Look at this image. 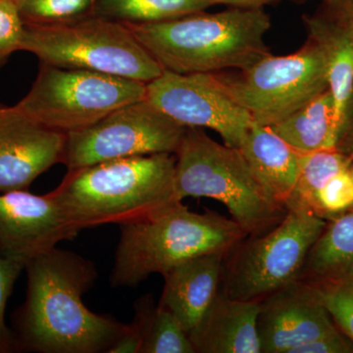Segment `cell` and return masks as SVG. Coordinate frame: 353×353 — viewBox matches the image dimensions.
<instances>
[{"label": "cell", "mask_w": 353, "mask_h": 353, "mask_svg": "<svg viewBox=\"0 0 353 353\" xmlns=\"http://www.w3.org/2000/svg\"><path fill=\"white\" fill-rule=\"evenodd\" d=\"M165 71L222 73L243 70L271 54L265 37L271 28L263 8L231 7L145 24H128Z\"/></svg>", "instance_id": "cell-2"}, {"label": "cell", "mask_w": 353, "mask_h": 353, "mask_svg": "<svg viewBox=\"0 0 353 353\" xmlns=\"http://www.w3.org/2000/svg\"><path fill=\"white\" fill-rule=\"evenodd\" d=\"M25 23L14 0H0V68L21 50Z\"/></svg>", "instance_id": "cell-28"}, {"label": "cell", "mask_w": 353, "mask_h": 353, "mask_svg": "<svg viewBox=\"0 0 353 353\" xmlns=\"http://www.w3.org/2000/svg\"><path fill=\"white\" fill-rule=\"evenodd\" d=\"M185 130L145 97L67 134L62 162L74 171L120 158L176 153Z\"/></svg>", "instance_id": "cell-10"}, {"label": "cell", "mask_w": 353, "mask_h": 353, "mask_svg": "<svg viewBox=\"0 0 353 353\" xmlns=\"http://www.w3.org/2000/svg\"><path fill=\"white\" fill-rule=\"evenodd\" d=\"M350 1H353V0H323L329 10L340 8L341 6H345V3Z\"/></svg>", "instance_id": "cell-33"}, {"label": "cell", "mask_w": 353, "mask_h": 353, "mask_svg": "<svg viewBox=\"0 0 353 353\" xmlns=\"http://www.w3.org/2000/svg\"><path fill=\"white\" fill-rule=\"evenodd\" d=\"M312 285L334 325L353 343V279Z\"/></svg>", "instance_id": "cell-25"}, {"label": "cell", "mask_w": 353, "mask_h": 353, "mask_svg": "<svg viewBox=\"0 0 353 353\" xmlns=\"http://www.w3.org/2000/svg\"><path fill=\"white\" fill-rule=\"evenodd\" d=\"M350 172H352V175H353V154H352V163H350Z\"/></svg>", "instance_id": "cell-34"}, {"label": "cell", "mask_w": 353, "mask_h": 353, "mask_svg": "<svg viewBox=\"0 0 353 353\" xmlns=\"http://www.w3.org/2000/svg\"><path fill=\"white\" fill-rule=\"evenodd\" d=\"M145 97V83L41 63L31 90L16 105L43 126L69 134Z\"/></svg>", "instance_id": "cell-8"}, {"label": "cell", "mask_w": 353, "mask_h": 353, "mask_svg": "<svg viewBox=\"0 0 353 353\" xmlns=\"http://www.w3.org/2000/svg\"><path fill=\"white\" fill-rule=\"evenodd\" d=\"M175 153L120 158L68 171L50 192L79 231L143 219L179 201Z\"/></svg>", "instance_id": "cell-3"}, {"label": "cell", "mask_w": 353, "mask_h": 353, "mask_svg": "<svg viewBox=\"0 0 353 353\" xmlns=\"http://www.w3.org/2000/svg\"><path fill=\"white\" fill-rule=\"evenodd\" d=\"M80 233L50 192L0 194V255L26 267Z\"/></svg>", "instance_id": "cell-12"}, {"label": "cell", "mask_w": 353, "mask_h": 353, "mask_svg": "<svg viewBox=\"0 0 353 353\" xmlns=\"http://www.w3.org/2000/svg\"><path fill=\"white\" fill-rule=\"evenodd\" d=\"M352 160V157L339 150L303 153L289 205L297 204L315 213L319 192L334 176L348 168Z\"/></svg>", "instance_id": "cell-22"}, {"label": "cell", "mask_w": 353, "mask_h": 353, "mask_svg": "<svg viewBox=\"0 0 353 353\" xmlns=\"http://www.w3.org/2000/svg\"><path fill=\"white\" fill-rule=\"evenodd\" d=\"M119 227L110 276L114 288H134L194 257L229 252L248 236L233 219L192 212L182 201Z\"/></svg>", "instance_id": "cell-4"}, {"label": "cell", "mask_w": 353, "mask_h": 353, "mask_svg": "<svg viewBox=\"0 0 353 353\" xmlns=\"http://www.w3.org/2000/svg\"><path fill=\"white\" fill-rule=\"evenodd\" d=\"M329 11L334 14L343 23L348 32H350L353 41V1L345 3V6H341L340 8Z\"/></svg>", "instance_id": "cell-31"}, {"label": "cell", "mask_w": 353, "mask_h": 353, "mask_svg": "<svg viewBox=\"0 0 353 353\" xmlns=\"http://www.w3.org/2000/svg\"><path fill=\"white\" fill-rule=\"evenodd\" d=\"M175 154L179 201L208 197L222 202L248 236L270 231L287 213L267 196L240 148L221 145L201 128L185 127Z\"/></svg>", "instance_id": "cell-5"}, {"label": "cell", "mask_w": 353, "mask_h": 353, "mask_svg": "<svg viewBox=\"0 0 353 353\" xmlns=\"http://www.w3.org/2000/svg\"><path fill=\"white\" fill-rule=\"evenodd\" d=\"M303 21L309 38L317 43L324 54L329 90L333 95L343 139L353 97L352 37L343 23L329 10L327 15L304 16Z\"/></svg>", "instance_id": "cell-18"}, {"label": "cell", "mask_w": 353, "mask_h": 353, "mask_svg": "<svg viewBox=\"0 0 353 353\" xmlns=\"http://www.w3.org/2000/svg\"><path fill=\"white\" fill-rule=\"evenodd\" d=\"M299 279L311 285L353 279V209L326 225Z\"/></svg>", "instance_id": "cell-20"}, {"label": "cell", "mask_w": 353, "mask_h": 353, "mask_svg": "<svg viewBox=\"0 0 353 353\" xmlns=\"http://www.w3.org/2000/svg\"><path fill=\"white\" fill-rule=\"evenodd\" d=\"M227 253L194 257L163 275L164 287L158 305L175 315L188 334L199 325L219 292Z\"/></svg>", "instance_id": "cell-15"}, {"label": "cell", "mask_w": 353, "mask_h": 353, "mask_svg": "<svg viewBox=\"0 0 353 353\" xmlns=\"http://www.w3.org/2000/svg\"><path fill=\"white\" fill-rule=\"evenodd\" d=\"M256 329L261 353H292L339 330L314 287L299 279L259 301Z\"/></svg>", "instance_id": "cell-13"}, {"label": "cell", "mask_w": 353, "mask_h": 353, "mask_svg": "<svg viewBox=\"0 0 353 353\" xmlns=\"http://www.w3.org/2000/svg\"><path fill=\"white\" fill-rule=\"evenodd\" d=\"M240 150L267 196L288 209L303 153L294 150L271 127L254 122L246 132Z\"/></svg>", "instance_id": "cell-17"}, {"label": "cell", "mask_w": 353, "mask_h": 353, "mask_svg": "<svg viewBox=\"0 0 353 353\" xmlns=\"http://www.w3.org/2000/svg\"><path fill=\"white\" fill-rule=\"evenodd\" d=\"M326 219L290 204L281 222L259 236H246L227 253L221 290L240 301H261L297 280Z\"/></svg>", "instance_id": "cell-7"}, {"label": "cell", "mask_w": 353, "mask_h": 353, "mask_svg": "<svg viewBox=\"0 0 353 353\" xmlns=\"http://www.w3.org/2000/svg\"><path fill=\"white\" fill-rule=\"evenodd\" d=\"M141 353H194L189 334L175 315L155 306L152 296L146 305L145 340Z\"/></svg>", "instance_id": "cell-23"}, {"label": "cell", "mask_w": 353, "mask_h": 353, "mask_svg": "<svg viewBox=\"0 0 353 353\" xmlns=\"http://www.w3.org/2000/svg\"><path fill=\"white\" fill-rule=\"evenodd\" d=\"M27 294L16 312V350L39 353L108 352L129 324L97 314L83 294L94 287V262L53 248L26 265Z\"/></svg>", "instance_id": "cell-1"}, {"label": "cell", "mask_w": 353, "mask_h": 353, "mask_svg": "<svg viewBox=\"0 0 353 353\" xmlns=\"http://www.w3.org/2000/svg\"><path fill=\"white\" fill-rule=\"evenodd\" d=\"M210 0H97L94 14L128 24L176 19L214 6Z\"/></svg>", "instance_id": "cell-21"}, {"label": "cell", "mask_w": 353, "mask_h": 353, "mask_svg": "<svg viewBox=\"0 0 353 353\" xmlns=\"http://www.w3.org/2000/svg\"><path fill=\"white\" fill-rule=\"evenodd\" d=\"M341 152L347 153L352 157L353 154V97L352 106H350V120H348L347 131L345 132V138L340 145Z\"/></svg>", "instance_id": "cell-32"}, {"label": "cell", "mask_w": 353, "mask_h": 353, "mask_svg": "<svg viewBox=\"0 0 353 353\" xmlns=\"http://www.w3.org/2000/svg\"><path fill=\"white\" fill-rule=\"evenodd\" d=\"M21 50L43 64L145 83L164 71L127 24L97 14L57 24H25Z\"/></svg>", "instance_id": "cell-6"}, {"label": "cell", "mask_w": 353, "mask_h": 353, "mask_svg": "<svg viewBox=\"0 0 353 353\" xmlns=\"http://www.w3.org/2000/svg\"><path fill=\"white\" fill-rule=\"evenodd\" d=\"M353 209V175L350 167L334 176L317 197L315 213L334 219Z\"/></svg>", "instance_id": "cell-26"}, {"label": "cell", "mask_w": 353, "mask_h": 353, "mask_svg": "<svg viewBox=\"0 0 353 353\" xmlns=\"http://www.w3.org/2000/svg\"><path fill=\"white\" fill-rule=\"evenodd\" d=\"M146 99L185 127L213 130L225 145L241 148L252 116L230 94L218 73L163 71L146 83Z\"/></svg>", "instance_id": "cell-11"}, {"label": "cell", "mask_w": 353, "mask_h": 353, "mask_svg": "<svg viewBox=\"0 0 353 353\" xmlns=\"http://www.w3.org/2000/svg\"><path fill=\"white\" fill-rule=\"evenodd\" d=\"M292 353H353V343L338 330L299 345Z\"/></svg>", "instance_id": "cell-29"}, {"label": "cell", "mask_w": 353, "mask_h": 353, "mask_svg": "<svg viewBox=\"0 0 353 353\" xmlns=\"http://www.w3.org/2000/svg\"><path fill=\"white\" fill-rule=\"evenodd\" d=\"M215 4H225L234 8L256 9L263 8L266 4L276 0H210Z\"/></svg>", "instance_id": "cell-30"}, {"label": "cell", "mask_w": 353, "mask_h": 353, "mask_svg": "<svg viewBox=\"0 0 353 353\" xmlns=\"http://www.w3.org/2000/svg\"><path fill=\"white\" fill-rule=\"evenodd\" d=\"M67 134L37 122L17 105L0 103V194L29 190L63 161Z\"/></svg>", "instance_id": "cell-14"}, {"label": "cell", "mask_w": 353, "mask_h": 353, "mask_svg": "<svg viewBox=\"0 0 353 353\" xmlns=\"http://www.w3.org/2000/svg\"><path fill=\"white\" fill-rule=\"evenodd\" d=\"M259 301L231 299L219 290L189 334L196 353H261L256 322Z\"/></svg>", "instance_id": "cell-16"}, {"label": "cell", "mask_w": 353, "mask_h": 353, "mask_svg": "<svg viewBox=\"0 0 353 353\" xmlns=\"http://www.w3.org/2000/svg\"><path fill=\"white\" fill-rule=\"evenodd\" d=\"M218 74L234 101L262 126L284 120L329 88L324 54L309 37L296 52L267 55L236 75Z\"/></svg>", "instance_id": "cell-9"}, {"label": "cell", "mask_w": 353, "mask_h": 353, "mask_svg": "<svg viewBox=\"0 0 353 353\" xmlns=\"http://www.w3.org/2000/svg\"><path fill=\"white\" fill-rule=\"evenodd\" d=\"M269 127L301 153L339 150L343 139L329 88L284 120Z\"/></svg>", "instance_id": "cell-19"}, {"label": "cell", "mask_w": 353, "mask_h": 353, "mask_svg": "<svg viewBox=\"0 0 353 353\" xmlns=\"http://www.w3.org/2000/svg\"><path fill=\"white\" fill-rule=\"evenodd\" d=\"M25 267L0 255V353L16 350L15 336L6 322V311L14 285Z\"/></svg>", "instance_id": "cell-27"}, {"label": "cell", "mask_w": 353, "mask_h": 353, "mask_svg": "<svg viewBox=\"0 0 353 353\" xmlns=\"http://www.w3.org/2000/svg\"><path fill=\"white\" fill-rule=\"evenodd\" d=\"M25 24L68 22L94 14L97 0H14Z\"/></svg>", "instance_id": "cell-24"}]
</instances>
